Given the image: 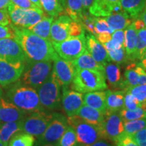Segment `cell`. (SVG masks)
Returning <instances> with one entry per match:
<instances>
[{"mask_svg":"<svg viewBox=\"0 0 146 146\" xmlns=\"http://www.w3.org/2000/svg\"><path fill=\"white\" fill-rule=\"evenodd\" d=\"M141 103H140L133 95L125 91L123 109L131 110H135L141 106Z\"/></svg>","mask_w":146,"mask_h":146,"instance_id":"cell-41","label":"cell"},{"mask_svg":"<svg viewBox=\"0 0 146 146\" xmlns=\"http://www.w3.org/2000/svg\"><path fill=\"white\" fill-rule=\"evenodd\" d=\"M23 119L18 121L8 122L0 125V141L5 146H8L12 137L20 132H23Z\"/></svg>","mask_w":146,"mask_h":146,"instance_id":"cell-24","label":"cell"},{"mask_svg":"<svg viewBox=\"0 0 146 146\" xmlns=\"http://www.w3.org/2000/svg\"><path fill=\"white\" fill-rule=\"evenodd\" d=\"M25 63L12 64L0 59V85L7 87L20 79Z\"/></svg>","mask_w":146,"mask_h":146,"instance_id":"cell-13","label":"cell"},{"mask_svg":"<svg viewBox=\"0 0 146 146\" xmlns=\"http://www.w3.org/2000/svg\"><path fill=\"white\" fill-rule=\"evenodd\" d=\"M137 32V38L144 45H146V27L139 29Z\"/></svg>","mask_w":146,"mask_h":146,"instance_id":"cell-51","label":"cell"},{"mask_svg":"<svg viewBox=\"0 0 146 146\" xmlns=\"http://www.w3.org/2000/svg\"><path fill=\"white\" fill-rule=\"evenodd\" d=\"M34 146H58V143H45V144H40V145H35Z\"/></svg>","mask_w":146,"mask_h":146,"instance_id":"cell-58","label":"cell"},{"mask_svg":"<svg viewBox=\"0 0 146 146\" xmlns=\"http://www.w3.org/2000/svg\"><path fill=\"white\" fill-rule=\"evenodd\" d=\"M27 114L3 97L0 99V125L8 122L23 120Z\"/></svg>","mask_w":146,"mask_h":146,"instance_id":"cell-17","label":"cell"},{"mask_svg":"<svg viewBox=\"0 0 146 146\" xmlns=\"http://www.w3.org/2000/svg\"><path fill=\"white\" fill-rule=\"evenodd\" d=\"M106 98V110L105 116L111 113L119 112L120 110L123 108L124 97L125 91H111L107 90Z\"/></svg>","mask_w":146,"mask_h":146,"instance_id":"cell-20","label":"cell"},{"mask_svg":"<svg viewBox=\"0 0 146 146\" xmlns=\"http://www.w3.org/2000/svg\"><path fill=\"white\" fill-rule=\"evenodd\" d=\"M104 46L105 47L106 50L108 51L109 50H118V49H120V47H123V45H121L120 43H118L114 40L111 39L109 41H108L107 43L103 44Z\"/></svg>","mask_w":146,"mask_h":146,"instance_id":"cell-49","label":"cell"},{"mask_svg":"<svg viewBox=\"0 0 146 146\" xmlns=\"http://www.w3.org/2000/svg\"><path fill=\"white\" fill-rule=\"evenodd\" d=\"M131 137L139 146H146V127L133 134Z\"/></svg>","mask_w":146,"mask_h":146,"instance_id":"cell-43","label":"cell"},{"mask_svg":"<svg viewBox=\"0 0 146 146\" xmlns=\"http://www.w3.org/2000/svg\"><path fill=\"white\" fill-rule=\"evenodd\" d=\"M51 42L55 51L60 58L71 62L81 56L87 50L85 31L78 36H69L62 41Z\"/></svg>","mask_w":146,"mask_h":146,"instance_id":"cell-7","label":"cell"},{"mask_svg":"<svg viewBox=\"0 0 146 146\" xmlns=\"http://www.w3.org/2000/svg\"><path fill=\"white\" fill-rule=\"evenodd\" d=\"M40 2L43 10L52 17H58L64 11L58 0H40Z\"/></svg>","mask_w":146,"mask_h":146,"instance_id":"cell-33","label":"cell"},{"mask_svg":"<svg viewBox=\"0 0 146 146\" xmlns=\"http://www.w3.org/2000/svg\"><path fill=\"white\" fill-rule=\"evenodd\" d=\"M11 23V20L9 16L8 8L0 10V25L3 26H8Z\"/></svg>","mask_w":146,"mask_h":146,"instance_id":"cell-46","label":"cell"},{"mask_svg":"<svg viewBox=\"0 0 146 146\" xmlns=\"http://www.w3.org/2000/svg\"><path fill=\"white\" fill-rule=\"evenodd\" d=\"M52 60L32 61L27 59L25 69L19 81L24 85L36 89L50 75Z\"/></svg>","mask_w":146,"mask_h":146,"instance_id":"cell-4","label":"cell"},{"mask_svg":"<svg viewBox=\"0 0 146 146\" xmlns=\"http://www.w3.org/2000/svg\"><path fill=\"white\" fill-rule=\"evenodd\" d=\"M31 2L33 3V4L35 5L36 8H38L40 10H43V8H42V6H41V2H40V0H30Z\"/></svg>","mask_w":146,"mask_h":146,"instance_id":"cell-57","label":"cell"},{"mask_svg":"<svg viewBox=\"0 0 146 146\" xmlns=\"http://www.w3.org/2000/svg\"><path fill=\"white\" fill-rule=\"evenodd\" d=\"M62 105L68 117L75 116L83 105V96L81 93L63 87Z\"/></svg>","mask_w":146,"mask_h":146,"instance_id":"cell-15","label":"cell"},{"mask_svg":"<svg viewBox=\"0 0 146 146\" xmlns=\"http://www.w3.org/2000/svg\"><path fill=\"white\" fill-rule=\"evenodd\" d=\"M123 122L138 119H146V103H141V106L135 110L122 109L119 111Z\"/></svg>","mask_w":146,"mask_h":146,"instance_id":"cell-31","label":"cell"},{"mask_svg":"<svg viewBox=\"0 0 146 146\" xmlns=\"http://www.w3.org/2000/svg\"><path fill=\"white\" fill-rule=\"evenodd\" d=\"M52 70L62 87H67L72 83L75 68L72 62L60 58L57 54L53 59Z\"/></svg>","mask_w":146,"mask_h":146,"instance_id":"cell-14","label":"cell"},{"mask_svg":"<svg viewBox=\"0 0 146 146\" xmlns=\"http://www.w3.org/2000/svg\"><path fill=\"white\" fill-rule=\"evenodd\" d=\"M106 79L113 87L123 88V78L121 75L120 67L117 64L107 63L104 66Z\"/></svg>","mask_w":146,"mask_h":146,"instance_id":"cell-27","label":"cell"},{"mask_svg":"<svg viewBox=\"0 0 146 146\" xmlns=\"http://www.w3.org/2000/svg\"><path fill=\"white\" fill-rule=\"evenodd\" d=\"M72 87L81 94L106 89L108 85L104 72L96 70L75 69Z\"/></svg>","mask_w":146,"mask_h":146,"instance_id":"cell-3","label":"cell"},{"mask_svg":"<svg viewBox=\"0 0 146 146\" xmlns=\"http://www.w3.org/2000/svg\"><path fill=\"white\" fill-rule=\"evenodd\" d=\"M112 39L123 45L124 39H125V31L123 30L114 31L112 35Z\"/></svg>","mask_w":146,"mask_h":146,"instance_id":"cell-48","label":"cell"},{"mask_svg":"<svg viewBox=\"0 0 146 146\" xmlns=\"http://www.w3.org/2000/svg\"><path fill=\"white\" fill-rule=\"evenodd\" d=\"M104 19L110 27L114 31L123 30L127 29L133 21L129 14L124 11L108 16L105 17Z\"/></svg>","mask_w":146,"mask_h":146,"instance_id":"cell-26","label":"cell"},{"mask_svg":"<svg viewBox=\"0 0 146 146\" xmlns=\"http://www.w3.org/2000/svg\"><path fill=\"white\" fill-rule=\"evenodd\" d=\"M36 90L43 108L49 110L60 108L62 101L61 85L54 71L52 70L47 79Z\"/></svg>","mask_w":146,"mask_h":146,"instance_id":"cell-6","label":"cell"},{"mask_svg":"<svg viewBox=\"0 0 146 146\" xmlns=\"http://www.w3.org/2000/svg\"><path fill=\"white\" fill-rule=\"evenodd\" d=\"M145 6H146V3H145Z\"/></svg>","mask_w":146,"mask_h":146,"instance_id":"cell-62","label":"cell"},{"mask_svg":"<svg viewBox=\"0 0 146 146\" xmlns=\"http://www.w3.org/2000/svg\"><path fill=\"white\" fill-rule=\"evenodd\" d=\"M146 0H120V4L124 12L134 21L140 15L145 6Z\"/></svg>","mask_w":146,"mask_h":146,"instance_id":"cell-28","label":"cell"},{"mask_svg":"<svg viewBox=\"0 0 146 146\" xmlns=\"http://www.w3.org/2000/svg\"><path fill=\"white\" fill-rule=\"evenodd\" d=\"M91 146H113L108 142L104 141V140H100V141L96 142V143L91 145Z\"/></svg>","mask_w":146,"mask_h":146,"instance_id":"cell-55","label":"cell"},{"mask_svg":"<svg viewBox=\"0 0 146 146\" xmlns=\"http://www.w3.org/2000/svg\"><path fill=\"white\" fill-rule=\"evenodd\" d=\"M94 0H82V3H83V12H88L87 10L90 8V6L92 5Z\"/></svg>","mask_w":146,"mask_h":146,"instance_id":"cell-52","label":"cell"},{"mask_svg":"<svg viewBox=\"0 0 146 146\" xmlns=\"http://www.w3.org/2000/svg\"><path fill=\"white\" fill-rule=\"evenodd\" d=\"M69 126L67 118L60 113H52V118L44 133L37 138L35 145L58 143Z\"/></svg>","mask_w":146,"mask_h":146,"instance_id":"cell-9","label":"cell"},{"mask_svg":"<svg viewBox=\"0 0 146 146\" xmlns=\"http://www.w3.org/2000/svg\"><path fill=\"white\" fill-rule=\"evenodd\" d=\"M2 96H3V91H2V89H1V87H0V99L2 98Z\"/></svg>","mask_w":146,"mask_h":146,"instance_id":"cell-60","label":"cell"},{"mask_svg":"<svg viewBox=\"0 0 146 146\" xmlns=\"http://www.w3.org/2000/svg\"><path fill=\"white\" fill-rule=\"evenodd\" d=\"M11 3V0H0V10L7 8Z\"/></svg>","mask_w":146,"mask_h":146,"instance_id":"cell-54","label":"cell"},{"mask_svg":"<svg viewBox=\"0 0 146 146\" xmlns=\"http://www.w3.org/2000/svg\"><path fill=\"white\" fill-rule=\"evenodd\" d=\"M137 41V32L132 23L125 30V39L123 43L127 60L130 61L136 60L135 51Z\"/></svg>","mask_w":146,"mask_h":146,"instance_id":"cell-19","label":"cell"},{"mask_svg":"<svg viewBox=\"0 0 146 146\" xmlns=\"http://www.w3.org/2000/svg\"><path fill=\"white\" fill-rule=\"evenodd\" d=\"M138 18L141 19V21L143 22L145 27H146V6H145L143 10H142V12H141V14H140V15L139 16Z\"/></svg>","mask_w":146,"mask_h":146,"instance_id":"cell-56","label":"cell"},{"mask_svg":"<svg viewBox=\"0 0 146 146\" xmlns=\"http://www.w3.org/2000/svg\"><path fill=\"white\" fill-rule=\"evenodd\" d=\"M35 142L34 136L25 132H20L12 137L8 146H34Z\"/></svg>","mask_w":146,"mask_h":146,"instance_id":"cell-34","label":"cell"},{"mask_svg":"<svg viewBox=\"0 0 146 146\" xmlns=\"http://www.w3.org/2000/svg\"><path fill=\"white\" fill-rule=\"evenodd\" d=\"M5 38H12L14 39V29L10 25L3 26L0 25V39Z\"/></svg>","mask_w":146,"mask_h":146,"instance_id":"cell-44","label":"cell"},{"mask_svg":"<svg viewBox=\"0 0 146 146\" xmlns=\"http://www.w3.org/2000/svg\"><path fill=\"white\" fill-rule=\"evenodd\" d=\"M86 36V49L96 61L104 66L111 60L110 59L107 50L102 43L97 39L96 36L89 33Z\"/></svg>","mask_w":146,"mask_h":146,"instance_id":"cell-18","label":"cell"},{"mask_svg":"<svg viewBox=\"0 0 146 146\" xmlns=\"http://www.w3.org/2000/svg\"><path fill=\"white\" fill-rule=\"evenodd\" d=\"M126 92L133 95L140 103L146 102V84L137 85L124 89Z\"/></svg>","mask_w":146,"mask_h":146,"instance_id":"cell-37","label":"cell"},{"mask_svg":"<svg viewBox=\"0 0 146 146\" xmlns=\"http://www.w3.org/2000/svg\"><path fill=\"white\" fill-rule=\"evenodd\" d=\"M6 100L27 113L44 110L36 89L24 85L19 80L11 85L6 93Z\"/></svg>","mask_w":146,"mask_h":146,"instance_id":"cell-2","label":"cell"},{"mask_svg":"<svg viewBox=\"0 0 146 146\" xmlns=\"http://www.w3.org/2000/svg\"><path fill=\"white\" fill-rule=\"evenodd\" d=\"M7 8L11 24L18 28L29 29L41 21L45 16L43 10L19 8L12 2Z\"/></svg>","mask_w":146,"mask_h":146,"instance_id":"cell-8","label":"cell"},{"mask_svg":"<svg viewBox=\"0 0 146 146\" xmlns=\"http://www.w3.org/2000/svg\"><path fill=\"white\" fill-rule=\"evenodd\" d=\"M0 146H5L4 145H3V143L1 141H0Z\"/></svg>","mask_w":146,"mask_h":146,"instance_id":"cell-61","label":"cell"},{"mask_svg":"<svg viewBox=\"0 0 146 146\" xmlns=\"http://www.w3.org/2000/svg\"><path fill=\"white\" fill-rule=\"evenodd\" d=\"M76 116L82 119L97 126H102L105 118V114L98 110L83 104L78 111Z\"/></svg>","mask_w":146,"mask_h":146,"instance_id":"cell-23","label":"cell"},{"mask_svg":"<svg viewBox=\"0 0 146 146\" xmlns=\"http://www.w3.org/2000/svg\"><path fill=\"white\" fill-rule=\"evenodd\" d=\"M60 4L62 5L64 9H65V0H58Z\"/></svg>","mask_w":146,"mask_h":146,"instance_id":"cell-59","label":"cell"},{"mask_svg":"<svg viewBox=\"0 0 146 146\" xmlns=\"http://www.w3.org/2000/svg\"><path fill=\"white\" fill-rule=\"evenodd\" d=\"M64 10L71 19L81 23L83 14L82 0H65Z\"/></svg>","mask_w":146,"mask_h":146,"instance_id":"cell-30","label":"cell"},{"mask_svg":"<svg viewBox=\"0 0 146 146\" xmlns=\"http://www.w3.org/2000/svg\"><path fill=\"white\" fill-rule=\"evenodd\" d=\"M120 0H94L89 8V13L95 17H106L113 14V8Z\"/></svg>","mask_w":146,"mask_h":146,"instance_id":"cell-21","label":"cell"},{"mask_svg":"<svg viewBox=\"0 0 146 146\" xmlns=\"http://www.w3.org/2000/svg\"><path fill=\"white\" fill-rule=\"evenodd\" d=\"M72 20L67 14H61L54 20L51 25V41L60 42L70 36V25Z\"/></svg>","mask_w":146,"mask_h":146,"instance_id":"cell-16","label":"cell"},{"mask_svg":"<svg viewBox=\"0 0 146 146\" xmlns=\"http://www.w3.org/2000/svg\"><path fill=\"white\" fill-rule=\"evenodd\" d=\"M96 37L100 43L104 44L112 39V34L108 33H102L97 34Z\"/></svg>","mask_w":146,"mask_h":146,"instance_id":"cell-50","label":"cell"},{"mask_svg":"<svg viewBox=\"0 0 146 146\" xmlns=\"http://www.w3.org/2000/svg\"><path fill=\"white\" fill-rule=\"evenodd\" d=\"M94 19L95 16L91 15L89 13V12H83V16L81 18V24L83 27V28L86 29L88 33L96 36L97 33L96 30H95Z\"/></svg>","mask_w":146,"mask_h":146,"instance_id":"cell-38","label":"cell"},{"mask_svg":"<svg viewBox=\"0 0 146 146\" xmlns=\"http://www.w3.org/2000/svg\"><path fill=\"white\" fill-rule=\"evenodd\" d=\"M54 20V17L52 16H43L41 21L33 25L28 29L31 31L36 35L41 36L43 39L50 40V29L51 25Z\"/></svg>","mask_w":146,"mask_h":146,"instance_id":"cell-29","label":"cell"},{"mask_svg":"<svg viewBox=\"0 0 146 146\" xmlns=\"http://www.w3.org/2000/svg\"><path fill=\"white\" fill-rule=\"evenodd\" d=\"M11 2L16 6L22 8L39 9L30 0H11Z\"/></svg>","mask_w":146,"mask_h":146,"instance_id":"cell-45","label":"cell"},{"mask_svg":"<svg viewBox=\"0 0 146 146\" xmlns=\"http://www.w3.org/2000/svg\"><path fill=\"white\" fill-rule=\"evenodd\" d=\"M67 119L75 131L78 146H91L100 140H105L101 126L87 123L76 115Z\"/></svg>","mask_w":146,"mask_h":146,"instance_id":"cell-5","label":"cell"},{"mask_svg":"<svg viewBox=\"0 0 146 146\" xmlns=\"http://www.w3.org/2000/svg\"><path fill=\"white\" fill-rule=\"evenodd\" d=\"M123 126L124 133L131 136L146 127V119H138L124 122Z\"/></svg>","mask_w":146,"mask_h":146,"instance_id":"cell-36","label":"cell"},{"mask_svg":"<svg viewBox=\"0 0 146 146\" xmlns=\"http://www.w3.org/2000/svg\"><path fill=\"white\" fill-rule=\"evenodd\" d=\"M58 146H78L74 129L69 125L58 142Z\"/></svg>","mask_w":146,"mask_h":146,"instance_id":"cell-35","label":"cell"},{"mask_svg":"<svg viewBox=\"0 0 146 146\" xmlns=\"http://www.w3.org/2000/svg\"><path fill=\"white\" fill-rule=\"evenodd\" d=\"M136 69L139 74L138 85L146 84V70L139 64H137Z\"/></svg>","mask_w":146,"mask_h":146,"instance_id":"cell-47","label":"cell"},{"mask_svg":"<svg viewBox=\"0 0 146 146\" xmlns=\"http://www.w3.org/2000/svg\"><path fill=\"white\" fill-rule=\"evenodd\" d=\"M0 59L9 63H25L27 59L20 43L15 39H0Z\"/></svg>","mask_w":146,"mask_h":146,"instance_id":"cell-11","label":"cell"},{"mask_svg":"<svg viewBox=\"0 0 146 146\" xmlns=\"http://www.w3.org/2000/svg\"><path fill=\"white\" fill-rule=\"evenodd\" d=\"M14 29V39L21 45L27 59L32 61L53 60L57 53L52 42L25 28H18L10 23Z\"/></svg>","mask_w":146,"mask_h":146,"instance_id":"cell-1","label":"cell"},{"mask_svg":"<svg viewBox=\"0 0 146 146\" xmlns=\"http://www.w3.org/2000/svg\"><path fill=\"white\" fill-rule=\"evenodd\" d=\"M52 118V113H48L45 110L29 113L23 119V132L39 138L44 133Z\"/></svg>","mask_w":146,"mask_h":146,"instance_id":"cell-10","label":"cell"},{"mask_svg":"<svg viewBox=\"0 0 146 146\" xmlns=\"http://www.w3.org/2000/svg\"><path fill=\"white\" fill-rule=\"evenodd\" d=\"M139 60L140 62L139 63V64L141 66V67H143V68L146 70V50L145 52H144V54H143V56H142V57Z\"/></svg>","mask_w":146,"mask_h":146,"instance_id":"cell-53","label":"cell"},{"mask_svg":"<svg viewBox=\"0 0 146 146\" xmlns=\"http://www.w3.org/2000/svg\"><path fill=\"white\" fill-rule=\"evenodd\" d=\"M72 63L75 69L96 70L104 72V66L96 61L87 50L81 56L72 61Z\"/></svg>","mask_w":146,"mask_h":146,"instance_id":"cell-25","label":"cell"},{"mask_svg":"<svg viewBox=\"0 0 146 146\" xmlns=\"http://www.w3.org/2000/svg\"><path fill=\"white\" fill-rule=\"evenodd\" d=\"M137 63L132 62L127 66L124 73L123 88L127 89L129 87L135 86L139 83V74L136 69Z\"/></svg>","mask_w":146,"mask_h":146,"instance_id":"cell-32","label":"cell"},{"mask_svg":"<svg viewBox=\"0 0 146 146\" xmlns=\"http://www.w3.org/2000/svg\"><path fill=\"white\" fill-rule=\"evenodd\" d=\"M106 92L104 91H96L86 93L83 96V104L89 106L98 110L104 114H106Z\"/></svg>","mask_w":146,"mask_h":146,"instance_id":"cell-22","label":"cell"},{"mask_svg":"<svg viewBox=\"0 0 146 146\" xmlns=\"http://www.w3.org/2000/svg\"><path fill=\"white\" fill-rule=\"evenodd\" d=\"M145 103H146V102H145Z\"/></svg>","mask_w":146,"mask_h":146,"instance_id":"cell-63","label":"cell"},{"mask_svg":"<svg viewBox=\"0 0 146 146\" xmlns=\"http://www.w3.org/2000/svg\"><path fill=\"white\" fill-rule=\"evenodd\" d=\"M94 27L96 33H108L112 34L114 31L111 29L104 18L101 17H95L94 19Z\"/></svg>","mask_w":146,"mask_h":146,"instance_id":"cell-40","label":"cell"},{"mask_svg":"<svg viewBox=\"0 0 146 146\" xmlns=\"http://www.w3.org/2000/svg\"><path fill=\"white\" fill-rule=\"evenodd\" d=\"M123 123L119 112L111 113L105 116L104 120L101 126L105 140L116 143L124 133Z\"/></svg>","mask_w":146,"mask_h":146,"instance_id":"cell-12","label":"cell"},{"mask_svg":"<svg viewBox=\"0 0 146 146\" xmlns=\"http://www.w3.org/2000/svg\"><path fill=\"white\" fill-rule=\"evenodd\" d=\"M108 54L111 61L118 64H122L125 62L127 60V55L124 47H120V49L108 51Z\"/></svg>","mask_w":146,"mask_h":146,"instance_id":"cell-39","label":"cell"},{"mask_svg":"<svg viewBox=\"0 0 146 146\" xmlns=\"http://www.w3.org/2000/svg\"><path fill=\"white\" fill-rule=\"evenodd\" d=\"M116 146H139L131 136L123 133L116 142Z\"/></svg>","mask_w":146,"mask_h":146,"instance_id":"cell-42","label":"cell"}]
</instances>
